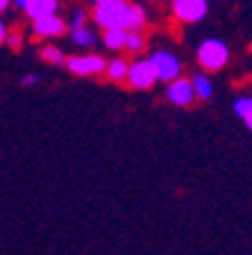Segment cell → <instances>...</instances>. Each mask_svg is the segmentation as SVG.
I'll list each match as a JSON object with an SVG mask.
<instances>
[{"label": "cell", "mask_w": 252, "mask_h": 255, "mask_svg": "<svg viewBox=\"0 0 252 255\" xmlns=\"http://www.w3.org/2000/svg\"><path fill=\"white\" fill-rule=\"evenodd\" d=\"M23 2H25V0H16V5L18 7H23Z\"/></svg>", "instance_id": "cell-22"}, {"label": "cell", "mask_w": 252, "mask_h": 255, "mask_svg": "<svg viewBox=\"0 0 252 255\" xmlns=\"http://www.w3.org/2000/svg\"><path fill=\"white\" fill-rule=\"evenodd\" d=\"M105 71L114 82H121V80H125V75H127V64H125V59H114V62H109L105 66Z\"/></svg>", "instance_id": "cell-12"}, {"label": "cell", "mask_w": 252, "mask_h": 255, "mask_svg": "<svg viewBox=\"0 0 252 255\" xmlns=\"http://www.w3.org/2000/svg\"><path fill=\"white\" fill-rule=\"evenodd\" d=\"M84 18H86V14H84V11H78V14L73 16V23H71V27H82L84 25Z\"/></svg>", "instance_id": "cell-18"}, {"label": "cell", "mask_w": 252, "mask_h": 255, "mask_svg": "<svg viewBox=\"0 0 252 255\" xmlns=\"http://www.w3.org/2000/svg\"><path fill=\"white\" fill-rule=\"evenodd\" d=\"M9 7V0H0V11H5Z\"/></svg>", "instance_id": "cell-21"}, {"label": "cell", "mask_w": 252, "mask_h": 255, "mask_svg": "<svg viewBox=\"0 0 252 255\" xmlns=\"http://www.w3.org/2000/svg\"><path fill=\"white\" fill-rule=\"evenodd\" d=\"M125 37H127L125 27H107L105 30V46L111 48V50H118V48L125 46Z\"/></svg>", "instance_id": "cell-10"}, {"label": "cell", "mask_w": 252, "mask_h": 255, "mask_svg": "<svg viewBox=\"0 0 252 255\" xmlns=\"http://www.w3.org/2000/svg\"><path fill=\"white\" fill-rule=\"evenodd\" d=\"M93 2H98V0H93Z\"/></svg>", "instance_id": "cell-23"}, {"label": "cell", "mask_w": 252, "mask_h": 255, "mask_svg": "<svg viewBox=\"0 0 252 255\" xmlns=\"http://www.w3.org/2000/svg\"><path fill=\"white\" fill-rule=\"evenodd\" d=\"M66 32V23L57 14H48L34 18V34L37 37H62Z\"/></svg>", "instance_id": "cell-8"}, {"label": "cell", "mask_w": 252, "mask_h": 255, "mask_svg": "<svg viewBox=\"0 0 252 255\" xmlns=\"http://www.w3.org/2000/svg\"><path fill=\"white\" fill-rule=\"evenodd\" d=\"M57 0H25L21 9H25V14L30 16L32 21L39 18V16H48L57 11Z\"/></svg>", "instance_id": "cell-9"}, {"label": "cell", "mask_w": 252, "mask_h": 255, "mask_svg": "<svg viewBox=\"0 0 252 255\" xmlns=\"http://www.w3.org/2000/svg\"><path fill=\"white\" fill-rule=\"evenodd\" d=\"M143 46H146V41H143V37L139 34V30H127V37H125V46L130 53H141Z\"/></svg>", "instance_id": "cell-13"}, {"label": "cell", "mask_w": 252, "mask_h": 255, "mask_svg": "<svg viewBox=\"0 0 252 255\" xmlns=\"http://www.w3.org/2000/svg\"><path fill=\"white\" fill-rule=\"evenodd\" d=\"M125 80L137 89H150L155 85V80H157L150 59H141V62H134L132 66H127Z\"/></svg>", "instance_id": "cell-3"}, {"label": "cell", "mask_w": 252, "mask_h": 255, "mask_svg": "<svg viewBox=\"0 0 252 255\" xmlns=\"http://www.w3.org/2000/svg\"><path fill=\"white\" fill-rule=\"evenodd\" d=\"M191 87H193L195 98H202V101H207V98L211 96V82H209V78H205V75H193V80H191Z\"/></svg>", "instance_id": "cell-11"}, {"label": "cell", "mask_w": 252, "mask_h": 255, "mask_svg": "<svg viewBox=\"0 0 252 255\" xmlns=\"http://www.w3.org/2000/svg\"><path fill=\"white\" fill-rule=\"evenodd\" d=\"M5 41L9 43L11 48H14V50H18V48H21V34H18V32H7V37H5Z\"/></svg>", "instance_id": "cell-17"}, {"label": "cell", "mask_w": 252, "mask_h": 255, "mask_svg": "<svg viewBox=\"0 0 252 255\" xmlns=\"http://www.w3.org/2000/svg\"><path fill=\"white\" fill-rule=\"evenodd\" d=\"M207 9V0H173V11L179 21L184 23H198L205 18Z\"/></svg>", "instance_id": "cell-4"}, {"label": "cell", "mask_w": 252, "mask_h": 255, "mask_svg": "<svg viewBox=\"0 0 252 255\" xmlns=\"http://www.w3.org/2000/svg\"><path fill=\"white\" fill-rule=\"evenodd\" d=\"M227 59H230V50L218 39H207L198 48V62L205 71H221L227 64Z\"/></svg>", "instance_id": "cell-2"}, {"label": "cell", "mask_w": 252, "mask_h": 255, "mask_svg": "<svg viewBox=\"0 0 252 255\" xmlns=\"http://www.w3.org/2000/svg\"><path fill=\"white\" fill-rule=\"evenodd\" d=\"M150 64H153L157 80H166V82H170L173 78L179 75L177 57H175L173 53H168V50H159V53H155L153 57H150Z\"/></svg>", "instance_id": "cell-5"}, {"label": "cell", "mask_w": 252, "mask_h": 255, "mask_svg": "<svg viewBox=\"0 0 252 255\" xmlns=\"http://www.w3.org/2000/svg\"><path fill=\"white\" fill-rule=\"evenodd\" d=\"M66 66L75 75H98L105 71L107 62L102 57H98V55H82V57H69Z\"/></svg>", "instance_id": "cell-6"}, {"label": "cell", "mask_w": 252, "mask_h": 255, "mask_svg": "<svg viewBox=\"0 0 252 255\" xmlns=\"http://www.w3.org/2000/svg\"><path fill=\"white\" fill-rule=\"evenodd\" d=\"M5 37H7V30H5V25H2V23H0V43L5 41Z\"/></svg>", "instance_id": "cell-20"}, {"label": "cell", "mask_w": 252, "mask_h": 255, "mask_svg": "<svg viewBox=\"0 0 252 255\" xmlns=\"http://www.w3.org/2000/svg\"><path fill=\"white\" fill-rule=\"evenodd\" d=\"M34 82H37V75H27V78H23V85H25V87L34 85Z\"/></svg>", "instance_id": "cell-19"}, {"label": "cell", "mask_w": 252, "mask_h": 255, "mask_svg": "<svg viewBox=\"0 0 252 255\" xmlns=\"http://www.w3.org/2000/svg\"><path fill=\"white\" fill-rule=\"evenodd\" d=\"M93 21L100 27H125L141 30L146 25V11L127 0H98L93 7Z\"/></svg>", "instance_id": "cell-1"}, {"label": "cell", "mask_w": 252, "mask_h": 255, "mask_svg": "<svg viewBox=\"0 0 252 255\" xmlns=\"http://www.w3.org/2000/svg\"><path fill=\"white\" fill-rule=\"evenodd\" d=\"M234 110H237V114L246 121V126L252 128V101L250 98H241V101H237Z\"/></svg>", "instance_id": "cell-14"}, {"label": "cell", "mask_w": 252, "mask_h": 255, "mask_svg": "<svg viewBox=\"0 0 252 255\" xmlns=\"http://www.w3.org/2000/svg\"><path fill=\"white\" fill-rule=\"evenodd\" d=\"M166 96H168V101L173 103V105H179V107H189V105H193V101H195L193 87H191L189 80H184V78H173L170 80Z\"/></svg>", "instance_id": "cell-7"}, {"label": "cell", "mask_w": 252, "mask_h": 255, "mask_svg": "<svg viewBox=\"0 0 252 255\" xmlns=\"http://www.w3.org/2000/svg\"><path fill=\"white\" fill-rule=\"evenodd\" d=\"M41 59H46L48 64H62L64 62V55L59 48H53V46H46L41 50Z\"/></svg>", "instance_id": "cell-16"}, {"label": "cell", "mask_w": 252, "mask_h": 255, "mask_svg": "<svg viewBox=\"0 0 252 255\" xmlns=\"http://www.w3.org/2000/svg\"><path fill=\"white\" fill-rule=\"evenodd\" d=\"M73 41L80 43V46H89V43H93V32L89 30V27H75L73 30Z\"/></svg>", "instance_id": "cell-15"}]
</instances>
